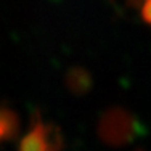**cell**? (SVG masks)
Wrapping results in <instances>:
<instances>
[{
  "instance_id": "1",
  "label": "cell",
  "mask_w": 151,
  "mask_h": 151,
  "mask_svg": "<svg viewBox=\"0 0 151 151\" xmlns=\"http://www.w3.org/2000/svg\"><path fill=\"white\" fill-rule=\"evenodd\" d=\"M50 140H52V129L44 124L34 125V129L21 143L19 151H52Z\"/></svg>"
}]
</instances>
